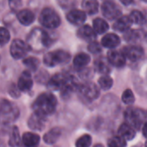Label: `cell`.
Masks as SVG:
<instances>
[{
	"instance_id": "cell-5",
	"label": "cell",
	"mask_w": 147,
	"mask_h": 147,
	"mask_svg": "<svg viewBox=\"0 0 147 147\" xmlns=\"http://www.w3.org/2000/svg\"><path fill=\"white\" fill-rule=\"evenodd\" d=\"M71 59V55L65 50H55L46 53L43 57V63L48 67L66 64Z\"/></svg>"
},
{
	"instance_id": "cell-38",
	"label": "cell",
	"mask_w": 147,
	"mask_h": 147,
	"mask_svg": "<svg viewBox=\"0 0 147 147\" xmlns=\"http://www.w3.org/2000/svg\"><path fill=\"white\" fill-rule=\"evenodd\" d=\"M9 5L12 10H17L22 5V0H9Z\"/></svg>"
},
{
	"instance_id": "cell-4",
	"label": "cell",
	"mask_w": 147,
	"mask_h": 147,
	"mask_svg": "<svg viewBox=\"0 0 147 147\" xmlns=\"http://www.w3.org/2000/svg\"><path fill=\"white\" fill-rule=\"evenodd\" d=\"M39 22L43 27L49 29H54L60 25V17L53 9L46 7L40 11Z\"/></svg>"
},
{
	"instance_id": "cell-26",
	"label": "cell",
	"mask_w": 147,
	"mask_h": 147,
	"mask_svg": "<svg viewBox=\"0 0 147 147\" xmlns=\"http://www.w3.org/2000/svg\"><path fill=\"white\" fill-rule=\"evenodd\" d=\"M22 144V141L19 134V130L17 127L14 126L12 127L10 133H9V146L10 147H20Z\"/></svg>"
},
{
	"instance_id": "cell-21",
	"label": "cell",
	"mask_w": 147,
	"mask_h": 147,
	"mask_svg": "<svg viewBox=\"0 0 147 147\" xmlns=\"http://www.w3.org/2000/svg\"><path fill=\"white\" fill-rule=\"evenodd\" d=\"M110 63L108 59L105 58H99L95 60V69L96 71L102 75H108L111 71Z\"/></svg>"
},
{
	"instance_id": "cell-12",
	"label": "cell",
	"mask_w": 147,
	"mask_h": 147,
	"mask_svg": "<svg viewBox=\"0 0 147 147\" xmlns=\"http://www.w3.org/2000/svg\"><path fill=\"white\" fill-rule=\"evenodd\" d=\"M46 116L39 115L35 112H34L28 121V126L30 129L34 131H42L46 127Z\"/></svg>"
},
{
	"instance_id": "cell-36",
	"label": "cell",
	"mask_w": 147,
	"mask_h": 147,
	"mask_svg": "<svg viewBox=\"0 0 147 147\" xmlns=\"http://www.w3.org/2000/svg\"><path fill=\"white\" fill-rule=\"evenodd\" d=\"M88 50L89 52H90L91 53H94V54H97V53H100L102 52V47L101 45L96 42V40L95 41H92L89 44L88 46Z\"/></svg>"
},
{
	"instance_id": "cell-27",
	"label": "cell",
	"mask_w": 147,
	"mask_h": 147,
	"mask_svg": "<svg viewBox=\"0 0 147 147\" xmlns=\"http://www.w3.org/2000/svg\"><path fill=\"white\" fill-rule=\"evenodd\" d=\"M82 8L86 14L94 15L98 11L99 3L97 0H83Z\"/></svg>"
},
{
	"instance_id": "cell-30",
	"label": "cell",
	"mask_w": 147,
	"mask_h": 147,
	"mask_svg": "<svg viewBox=\"0 0 147 147\" xmlns=\"http://www.w3.org/2000/svg\"><path fill=\"white\" fill-rule=\"evenodd\" d=\"M129 16L131 17L132 21L135 24H140V25H144L146 23V16L145 15L140 11V10H133Z\"/></svg>"
},
{
	"instance_id": "cell-8",
	"label": "cell",
	"mask_w": 147,
	"mask_h": 147,
	"mask_svg": "<svg viewBox=\"0 0 147 147\" xmlns=\"http://www.w3.org/2000/svg\"><path fill=\"white\" fill-rule=\"evenodd\" d=\"M29 45L20 40V39H16L12 41L11 46H10V54L12 58L15 59H20L27 55L28 51L30 50Z\"/></svg>"
},
{
	"instance_id": "cell-19",
	"label": "cell",
	"mask_w": 147,
	"mask_h": 147,
	"mask_svg": "<svg viewBox=\"0 0 147 147\" xmlns=\"http://www.w3.org/2000/svg\"><path fill=\"white\" fill-rule=\"evenodd\" d=\"M35 16L33 11L28 9H23L17 13V19L20 23L24 26H28L32 24L34 21Z\"/></svg>"
},
{
	"instance_id": "cell-6",
	"label": "cell",
	"mask_w": 147,
	"mask_h": 147,
	"mask_svg": "<svg viewBox=\"0 0 147 147\" xmlns=\"http://www.w3.org/2000/svg\"><path fill=\"white\" fill-rule=\"evenodd\" d=\"M19 115V111L17 108L7 101L6 99H2L1 101V117L2 121L7 122H10L15 121Z\"/></svg>"
},
{
	"instance_id": "cell-7",
	"label": "cell",
	"mask_w": 147,
	"mask_h": 147,
	"mask_svg": "<svg viewBox=\"0 0 147 147\" xmlns=\"http://www.w3.org/2000/svg\"><path fill=\"white\" fill-rule=\"evenodd\" d=\"M78 91L84 100L88 102H92L98 98L100 95V90L94 83H85L80 84L78 87Z\"/></svg>"
},
{
	"instance_id": "cell-40",
	"label": "cell",
	"mask_w": 147,
	"mask_h": 147,
	"mask_svg": "<svg viewBox=\"0 0 147 147\" xmlns=\"http://www.w3.org/2000/svg\"><path fill=\"white\" fill-rule=\"evenodd\" d=\"M142 132H143V135L147 139V122H146L142 127Z\"/></svg>"
},
{
	"instance_id": "cell-41",
	"label": "cell",
	"mask_w": 147,
	"mask_h": 147,
	"mask_svg": "<svg viewBox=\"0 0 147 147\" xmlns=\"http://www.w3.org/2000/svg\"><path fill=\"white\" fill-rule=\"evenodd\" d=\"M124 5H130L134 3V0H120Z\"/></svg>"
},
{
	"instance_id": "cell-3",
	"label": "cell",
	"mask_w": 147,
	"mask_h": 147,
	"mask_svg": "<svg viewBox=\"0 0 147 147\" xmlns=\"http://www.w3.org/2000/svg\"><path fill=\"white\" fill-rule=\"evenodd\" d=\"M147 117V114L141 109H135L129 107L124 113L126 122L132 126L135 130H139L144 126V122Z\"/></svg>"
},
{
	"instance_id": "cell-9",
	"label": "cell",
	"mask_w": 147,
	"mask_h": 147,
	"mask_svg": "<svg viewBox=\"0 0 147 147\" xmlns=\"http://www.w3.org/2000/svg\"><path fill=\"white\" fill-rule=\"evenodd\" d=\"M102 15L109 20H117L121 16V9L113 1L106 0L102 4Z\"/></svg>"
},
{
	"instance_id": "cell-20",
	"label": "cell",
	"mask_w": 147,
	"mask_h": 147,
	"mask_svg": "<svg viewBox=\"0 0 147 147\" xmlns=\"http://www.w3.org/2000/svg\"><path fill=\"white\" fill-rule=\"evenodd\" d=\"M22 141L24 147H38L40 138L34 133H24L22 137Z\"/></svg>"
},
{
	"instance_id": "cell-23",
	"label": "cell",
	"mask_w": 147,
	"mask_h": 147,
	"mask_svg": "<svg viewBox=\"0 0 147 147\" xmlns=\"http://www.w3.org/2000/svg\"><path fill=\"white\" fill-rule=\"evenodd\" d=\"M61 134H62V131H61L60 128L53 127V128L50 129L43 136V140L47 145H53L59 140V139L61 136Z\"/></svg>"
},
{
	"instance_id": "cell-16",
	"label": "cell",
	"mask_w": 147,
	"mask_h": 147,
	"mask_svg": "<svg viewBox=\"0 0 147 147\" xmlns=\"http://www.w3.org/2000/svg\"><path fill=\"white\" fill-rule=\"evenodd\" d=\"M77 34L81 40H84L90 43L95 41L96 39V32L89 25H83L82 27H80L77 32Z\"/></svg>"
},
{
	"instance_id": "cell-45",
	"label": "cell",
	"mask_w": 147,
	"mask_h": 147,
	"mask_svg": "<svg viewBox=\"0 0 147 147\" xmlns=\"http://www.w3.org/2000/svg\"><path fill=\"white\" fill-rule=\"evenodd\" d=\"M145 146L147 147V141H146V145H145Z\"/></svg>"
},
{
	"instance_id": "cell-42",
	"label": "cell",
	"mask_w": 147,
	"mask_h": 147,
	"mask_svg": "<svg viewBox=\"0 0 147 147\" xmlns=\"http://www.w3.org/2000/svg\"><path fill=\"white\" fill-rule=\"evenodd\" d=\"M143 26H144V28L142 29V31L145 33V34H147V23H145Z\"/></svg>"
},
{
	"instance_id": "cell-13",
	"label": "cell",
	"mask_w": 147,
	"mask_h": 147,
	"mask_svg": "<svg viewBox=\"0 0 147 147\" xmlns=\"http://www.w3.org/2000/svg\"><path fill=\"white\" fill-rule=\"evenodd\" d=\"M109 63L115 66V67H123L126 65V57L122 51H117V50H110L108 53V58Z\"/></svg>"
},
{
	"instance_id": "cell-46",
	"label": "cell",
	"mask_w": 147,
	"mask_h": 147,
	"mask_svg": "<svg viewBox=\"0 0 147 147\" xmlns=\"http://www.w3.org/2000/svg\"><path fill=\"white\" fill-rule=\"evenodd\" d=\"M108 147H109V146H108Z\"/></svg>"
},
{
	"instance_id": "cell-24",
	"label": "cell",
	"mask_w": 147,
	"mask_h": 147,
	"mask_svg": "<svg viewBox=\"0 0 147 147\" xmlns=\"http://www.w3.org/2000/svg\"><path fill=\"white\" fill-rule=\"evenodd\" d=\"M90 62V57L87 53H81L75 56L73 59V65L78 70H83Z\"/></svg>"
},
{
	"instance_id": "cell-37",
	"label": "cell",
	"mask_w": 147,
	"mask_h": 147,
	"mask_svg": "<svg viewBox=\"0 0 147 147\" xmlns=\"http://www.w3.org/2000/svg\"><path fill=\"white\" fill-rule=\"evenodd\" d=\"M20 92H21V90H19L18 86H16V85L14 84H12L9 86V94L12 97H14V98L19 97V96H20V94H21Z\"/></svg>"
},
{
	"instance_id": "cell-14",
	"label": "cell",
	"mask_w": 147,
	"mask_h": 147,
	"mask_svg": "<svg viewBox=\"0 0 147 147\" xmlns=\"http://www.w3.org/2000/svg\"><path fill=\"white\" fill-rule=\"evenodd\" d=\"M66 19L67 21L76 26L81 25L83 24L85 20H86V13L84 10H80V9H71L70 10L67 15H66Z\"/></svg>"
},
{
	"instance_id": "cell-1",
	"label": "cell",
	"mask_w": 147,
	"mask_h": 147,
	"mask_svg": "<svg viewBox=\"0 0 147 147\" xmlns=\"http://www.w3.org/2000/svg\"><path fill=\"white\" fill-rule=\"evenodd\" d=\"M57 107V99L52 93L40 94L33 103V109L35 113L43 116L53 115Z\"/></svg>"
},
{
	"instance_id": "cell-34",
	"label": "cell",
	"mask_w": 147,
	"mask_h": 147,
	"mask_svg": "<svg viewBox=\"0 0 147 147\" xmlns=\"http://www.w3.org/2000/svg\"><path fill=\"white\" fill-rule=\"evenodd\" d=\"M121 99H122V102L127 105H132L135 101L134 95L133 91L131 90H129V89L126 90L123 92Z\"/></svg>"
},
{
	"instance_id": "cell-18",
	"label": "cell",
	"mask_w": 147,
	"mask_h": 147,
	"mask_svg": "<svg viewBox=\"0 0 147 147\" xmlns=\"http://www.w3.org/2000/svg\"><path fill=\"white\" fill-rule=\"evenodd\" d=\"M118 135L126 140H132L136 136V130L127 122L121 125L118 129Z\"/></svg>"
},
{
	"instance_id": "cell-39",
	"label": "cell",
	"mask_w": 147,
	"mask_h": 147,
	"mask_svg": "<svg viewBox=\"0 0 147 147\" xmlns=\"http://www.w3.org/2000/svg\"><path fill=\"white\" fill-rule=\"evenodd\" d=\"M76 0H59V3L61 6H63L64 8H67L70 6L74 5Z\"/></svg>"
},
{
	"instance_id": "cell-22",
	"label": "cell",
	"mask_w": 147,
	"mask_h": 147,
	"mask_svg": "<svg viewBox=\"0 0 147 147\" xmlns=\"http://www.w3.org/2000/svg\"><path fill=\"white\" fill-rule=\"evenodd\" d=\"M121 43L120 37L115 34H107L102 39V45L107 48H115Z\"/></svg>"
},
{
	"instance_id": "cell-25",
	"label": "cell",
	"mask_w": 147,
	"mask_h": 147,
	"mask_svg": "<svg viewBox=\"0 0 147 147\" xmlns=\"http://www.w3.org/2000/svg\"><path fill=\"white\" fill-rule=\"evenodd\" d=\"M145 35V33L142 30H128L124 34V39L127 42L137 43L141 40L142 36Z\"/></svg>"
},
{
	"instance_id": "cell-32",
	"label": "cell",
	"mask_w": 147,
	"mask_h": 147,
	"mask_svg": "<svg viewBox=\"0 0 147 147\" xmlns=\"http://www.w3.org/2000/svg\"><path fill=\"white\" fill-rule=\"evenodd\" d=\"M108 146L109 147H126L127 140L117 134V136H115L109 140Z\"/></svg>"
},
{
	"instance_id": "cell-15",
	"label": "cell",
	"mask_w": 147,
	"mask_h": 147,
	"mask_svg": "<svg viewBox=\"0 0 147 147\" xmlns=\"http://www.w3.org/2000/svg\"><path fill=\"white\" fill-rule=\"evenodd\" d=\"M33 78L31 76V73L28 71H24L19 79H18V83H17V86L19 88V90L22 92H27L29 91L32 87H33Z\"/></svg>"
},
{
	"instance_id": "cell-43",
	"label": "cell",
	"mask_w": 147,
	"mask_h": 147,
	"mask_svg": "<svg viewBox=\"0 0 147 147\" xmlns=\"http://www.w3.org/2000/svg\"><path fill=\"white\" fill-rule=\"evenodd\" d=\"M94 147H103V146L101 145V144H96V146H94Z\"/></svg>"
},
{
	"instance_id": "cell-2",
	"label": "cell",
	"mask_w": 147,
	"mask_h": 147,
	"mask_svg": "<svg viewBox=\"0 0 147 147\" xmlns=\"http://www.w3.org/2000/svg\"><path fill=\"white\" fill-rule=\"evenodd\" d=\"M53 42L49 34L41 28L33 29L27 37V43L31 49L34 50H40L42 47H47Z\"/></svg>"
},
{
	"instance_id": "cell-31",
	"label": "cell",
	"mask_w": 147,
	"mask_h": 147,
	"mask_svg": "<svg viewBox=\"0 0 147 147\" xmlns=\"http://www.w3.org/2000/svg\"><path fill=\"white\" fill-rule=\"evenodd\" d=\"M113 83L114 82L112 78H110L109 75H102L98 80V84L101 89L103 90H108L111 89V87L113 86Z\"/></svg>"
},
{
	"instance_id": "cell-10",
	"label": "cell",
	"mask_w": 147,
	"mask_h": 147,
	"mask_svg": "<svg viewBox=\"0 0 147 147\" xmlns=\"http://www.w3.org/2000/svg\"><path fill=\"white\" fill-rule=\"evenodd\" d=\"M122 53H124L125 57L133 61H138L140 60L143 55H144V49L140 46L137 45H130V46H126L122 48Z\"/></svg>"
},
{
	"instance_id": "cell-28",
	"label": "cell",
	"mask_w": 147,
	"mask_h": 147,
	"mask_svg": "<svg viewBox=\"0 0 147 147\" xmlns=\"http://www.w3.org/2000/svg\"><path fill=\"white\" fill-rule=\"evenodd\" d=\"M93 28L95 29L96 34H102L105 33L109 28V27L108 22L102 18H96L93 21Z\"/></svg>"
},
{
	"instance_id": "cell-35",
	"label": "cell",
	"mask_w": 147,
	"mask_h": 147,
	"mask_svg": "<svg viewBox=\"0 0 147 147\" xmlns=\"http://www.w3.org/2000/svg\"><path fill=\"white\" fill-rule=\"evenodd\" d=\"M9 40V32L3 27L1 28L0 29V43L1 46L3 47L5 44L8 43Z\"/></svg>"
},
{
	"instance_id": "cell-33",
	"label": "cell",
	"mask_w": 147,
	"mask_h": 147,
	"mask_svg": "<svg viewBox=\"0 0 147 147\" xmlns=\"http://www.w3.org/2000/svg\"><path fill=\"white\" fill-rule=\"evenodd\" d=\"M91 136L89 134H84L77 140L75 146L76 147H90L91 146Z\"/></svg>"
},
{
	"instance_id": "cell-17",
	"label": "cell",
	"mask_w": 147,
	"mask_h": 147,
	"mask_svg": "<svg viewBox=\"0 0 147 147\" xmlns=\"http://www.w3.org/2000/svg\"><path fill=\"white\" fill-rule=\"evenodd\" d=\"M133 23L134 22L129 16H121L115 21L113 25V28L115 31L126 33L127 31L130 30V28Z\"/></svg>"
},
{
	"instance_id": "cell-44",
	"label": "cell",
	"mask_w": 147,
	"mask_h": 147,
	"mask_svg": "<svg viewBox=\"0 0 147 147\" xmlns=\"http://www.w3.org/2000/svg\"><path fill=\"white\" fill-rule=\"evenodd\" d=\"M143 2H145V3H147V0H142Z\"/></svg>"
},
{
	"instance_id": "cell-11",
	"label": "cell",
	"mask_w": 147,
	"mask_h": 147,
	"mask_svg": "<svg viewBox=\"0 0 147 147\" xmlns=\"http://www.w3.org/2000/svg\"><path fill=\"white\" fill-rule=\"evenodd\" d=\"M69 75L57 73L47 81V88L51 90H61L69 79Z\"/></svg>"
},
{
	"instance_id": "cell-29",
	"label": "cell",
	"mask_w": 147,
	"mask_h": 147,
	"mask_svg": "<svg viewBox=\"0 0 147 147\" xmlns=\"http://www.w3.org/2000/svg\"><path fill=\"white\" fill-rule=\"evenodd\" d=\"M23 65L29 70V71H35L39 66H40V60L35 58V57H28L26 59H23Z\"/></svg>"
}]
</instances>
